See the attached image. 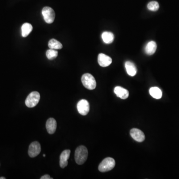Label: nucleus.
<instances>
[{"instance_id": "39448f33", "label": "nucleus", "mask_w": 179, "mask_h": 179, "mask_svg": "<svg viewBox=\"0 0 179 179\" xmlns=\"http://www.w3.org/2000/svg\"><path fill=\"white\" fill-rule=\"evenodd\" d=\"M42 14L46 23L50 24L53 23L55 18V13L52 8L45 6L42 9Z\"/></svg>"}, {"instance_id": "aec40b11", "label": "nucleus", "mask_w": 179, "mask_h": 179, "mask_svg": "<svg viewBox=\"0 0 179 179\" xmlns=\"http://www.w3.org/2000/svg\"><path fill=\"white\" fill-rule=\"evenodd\" d=\"M147 8L149 10L155 12L158 10V9H159V5L157 2H150L147 5Z\"/></svg>"}, {"instance_id": "f8f14e48", "label": "nucleus", "mask_w": 179, "mask_h": 179, "mask_svg": "<svg viewBox=\"0 0 179 179\" xmlns=\"http://www.w3.org/2000/svg\"><path fill=\"white\" fill-rule=\"evenodd\" d=\"M46 128L49 134L54 133L57 128L56 121L53 118L49 119L46 123Z\"/></svg>"}, {"instance_id": "1a4fd4ad", "label": "nucleus", "mask_w": 179, "mask_h": 179, "mask_svg": "<svg viewBox=\"0 0 179 179\" xmlns=\"http://www.w3.org/2000/svg\"><path fill=\"white\" fill-rule=\"evenodd\" d=\"M98 63L101 66L103 67L109 66L112 63V59L110 57L105 54L100 53L98 54Z\"/></svg>"}, {"instance_id": "6e6552de", "label": "nucleus", "mask_w": 179, "mask_h": 179, "mask_svg": "<svg viewBox=\"0 0 179 179\" xmlns=\"http://www.w3.org/2000/svg\"><path fill=\"white\" fill-rule=\"evenodd\" d=\"M132 138L137 142H142L144 140L145 136L142 131L137 128H132L130 131Z\"/></svg>"}, {"instance_id": "20e7f679", "label": "nucleus", "mask_w": 179, "mask_h": 179, "mask_svg": "<svg viewBox=\"0 0 179 179\" xmlns=\"http://www.w3.org/2000/svg\"><path fill=\"white\" fill-rule=\"evenodd\" d=\"M40 96L38 92L34 91L28 95L26 98L25 104L28 107H35L40 102Z\"/></svg>"}, {"instance_id": "dca6fc26", "label": "nucleus", "mask_w": 179, "mask_h": 179, "mask_svg": "<svg viewBox=\"0 0 179 179\" xmlns=\"http://www.w3.org/2000/svg\"><path fill=\"white\" fill-rule=\"evenodd\" d=\"M149 93L153 98L160 99L162 96V92L158 87H152L149 90Z\"/></svg>"}, {"instance_id": "9d476101", "label": "nucleus", "mask_w": 179, "mask_h": 179, "mask_svg": "<svg viewBox=\"0 0 179 179\" xmlns=\"http://www.w3.org/2000/svg\"><path fill=\"white\" fill-rule=\"evenodd\" d=\"M70 150H65L62 152L60 156V166L64 168L68 165V160L70 155Z\"/></svg>"}, {"instance_id": "ddd939ff", "label": "nucleus", "mask_w": 179, "mask_h": 179, "mask_svg": "<svg viewBox=\"0 0 179 179\" xmlns=\"http://www.w3.org/2000/svg\"><path fill=\"white\" fill-rule=\"evenodd\" d=\"M125 67L127 73L129 76L133 77L136 74L137 68L133 63L131 61H127L125 63Z\"/></svg>"}, {"instance_id": "f3484780", "label": "nucleus", "mask_w": 179, "mask_h": 179, "mask_svg": "<svg viewBox=\"0 0 179 179\" xmlns=\"http://www.w3.org/2000/svg\"><path fill=\"white\" fill-rule=\"evenodd\" d=\"M102 38L105 44H110L114 41V35L111 32L105 31L102 33Z\"/></svg>"}, {"instance_id": "5701e85b", "label": "nucleus", "mask_w": 179, "mask_h": 179, "mask_svg": "<svg viewBox=\"0 0 179 179\" xmlns=\"http://www.w3.org/2000/svg\"><path fill=\"white\" fill-rule=\"evenodd\" d=\"M43 156H44V157H45V154H44V155H43Z\"/></svg>"}, {"instance_id": "0eeeda50", "label": "nucleus", "mask_w": 179, "mask_h": 179, "mask_svg": "<svg viewBox=\"0 0 179 179\" xmlns=\"http://www.w3.org/2000/svg\"><path fill=\"white\" fill-rule=\"evenodd\" d=\"M77 110L80 114L86 115L90 111V104L87 100H81L78 102L77 105Z\"/></svg>"}, {"instance_id": "412c9836", "label": "nucleus", "mask_w": 179, "mask_h": 179, "mask_svg": "<svg viewBox=\"0 0 179 179\" xmlns=\"http://www.w3.org/2000/svg\"><path fill=\"white\" fill-rule=\"evenodd\" d=\"M52 178H51V177L49 175H45L43 176L40 178V179H52Z\"/></svg>"}, {"instance_id": "423d86ee", "label": "nucleus", "mask_w": 179, "mask_h": 179, "mask_svg": "<svg viewBox=\"0 0 179 179\" xmlns=\"http://www.w3.org/2000/svg\"><path fill=\"white\" fill-rule=\"evenodd\" d=\"M41 152V146L39 142L34 141L30 144L28 148V153L31 158L35 157Z\"/></svg>"}, {"instance_id": "2eb2a0df", "label": "nucleus", "mask_w": 179, "mask_h": 179, "mask_svg": "<svg viewBox=\"0 0 179 179\" xmlns=\"http://www.w3.org/2000/svg\"><path fill=\"white\" fill-rule=\"evenodd\" d=\"M32 26L29 23H24L22 26V35L23 37H26L30 35L32 31Z\"/></svg>"}, {"instance_id": "7ed1b4c3", "label": "nucleus", "mask_w": 179, "mask_h": 179, "mask_svg": "<svg viewBox=\"0 0 179 179\" xmlns=\"http://www.w3.org/2000/svg\"><path fill=\"white\" fill-rule=\"evenodd\" d=\"M115 165V160L111 157H107L102 161L98 166V170L101 172L110 171L114 167Z\"/></svg>"}, {"instance_id": "f03ea898", "label": "nucleus", "mask_w": 179, "mask_h": 179, "mask_svg": "<svg viewBox=\"0 0 179 179\" xmlns=\"http://www.w3.org/2000/svg\"><path fill=\"white\" fill-rule=\"evenodd\" d=\"M81 81L83 86L87 89L92 90L96 88L97 85L96 80L93 77V76L91 74L89 73L84 74L82 76Z\"/></svg>"}, {"instance_id": "f257e3e1", "label": "nucleus", "mask_w": 179, "mask_h": 179, "mask_svg": "<svg viewBox=\"0 0 179 179\" xmlns=\"http://www.w3.org/2000/svg\"><path fill=\"white\" fill-rule=\"evenodd\" d=\"M88 151L83 145L77 147L75 152V160L78 165L83 164L88 158Z\"/></svg>"}, {"instance_id": "4be33fe9", "label": "nucleus", "mask_w": 179, "mask_h": 179, "mask_svg": "<svg viewBox=\"0 0 179 179\" xmlns=\"http://www.w3.org/2000/svg\"><path fill=\"white\" fill-rule=\"evenodd\" d=\"M0 179H6L5 177H0Z\"/></svg>"}, {"instance_id": "4468645a", "label": "nucleus", "mask_w": 179, "mask_h": 179, "mask_svg": "<svg viewBox=\"0 0 179 179\" xmlns=\"http://www.w3.org/2000/svg\"><path fill=\"white\" fill-rule=\"evenodd\" d=\"M156 49L157 44L156 42L154 41H150L145 48V52L148 55H151L156 52Z\"/></svg>"}, {"instance_id": "a211bd4d", "label": "nucleus", "mask_w": 179, "mask_h": 179, "mask_svg": "<svg viewBox=\"0 0 179 179\" xmlns=\"http://www.w3.org/2000/svg\"><path fill=\"white\" fill-rule=\"evenodd\" d=\"M48 47L50 49H61L62 48L63 45L61 42L55 39H51L48 42Z\"/></svg>"}, {"instance_id": "6ab92c4d", "label": "nucleus", "mask_w": 179, "mask_h": 179, "mask_svg": "<svg viewBox=\"0 0 179 179\" xmlns=\"http://www.w3.org/2000/svg\"><path fill=\"white\" fill-rule=\"evenodd\" d=\"M58 54V51L55 49H49L46 51V55L49 60H53L57 57Z\"/></svg>"}, {"instance_id": "9b49d317", "label": "nucleus", "mask_w": 179, "mask_h": 179, "mask_svg": "<svg viewBox=\"0 0 179 179\" xmlns=\"http://www.w3.org/2000/svg\"><path fill=\"white\" fill-rule=\"evenodd\" d=\"M114 92L117 97L122 99H127L129 96L128 90L120 86H117L114 89Z\"/></svg>"}]
</instances>
